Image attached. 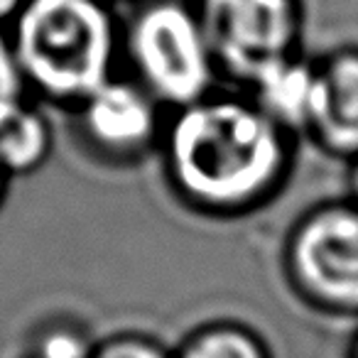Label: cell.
I'll return each instance as SVG.
<instances>
[{"label": "cell", "instance_id": "cell-1", "mask_svg": "<svg viewBox=\"0 0 358 358\" xmlns=\"http://www.w3.org/2000/svg\"><path fill=\"white\" fill-rule=\"evenodd\" d=\"M289 138L250 99L206 96L164 125V169L194 209L234 216L278 192L289 169Z\"/></svg>", "mask_w": 358, "mask_h": 358}, {"label": "cell", "instance_id": "cell-2", "mask_svg": "<svg viewBox=\"0 0 358 358\" xmlns=\"http://www.w3.org/2000/svg\"><path fill=\"white\" fill-rule=\"evenodd\" d=\"M27 91L74 110L115 76L123 30L103 0H25L8 27Z\"/></svg>", "mask_w": 358, "mask_h": 358}, {"label": "cell", "instance_id": "cell-3", "mask_svg": "<svg viewBox=\"0 0 358 358\" xmlns=\"http://www.w3.org/2000/svg\"><path fill=\"white\" fill-rule=\"evenodd\" d=\"M123 57L133 79L164 108H187L214 94L219 66L189 0H145L123 27Z\"/></svg>", "mask_w": 358, "mask_h": 358}, {"label": "cell", "instance_id": "cell-4", "mask_svg": "<svg viewBox=\"0 0 358 358\" xmlns=\"http://www.w3.org/2000/svg\"><path fill=\"white\" fill-rule=\"evenodd\" d=\"M285 270L309 304L358 314V204L314 206L289 231Z\"/></svg>", "mask_w": 358, "mask_h": 358}, {"label": "cell", "instance_id": "cell-5", "mask_svg": "<svg viewBox=\"0 0 358 358\" xmlns=\"http://www.w3.org/2000/svg\"><path fill=\"white\" fill-rule=\"evenodd\" d=\"M219 71L250 86L265 69L299 55V0H194Z\"/></svg>", "mask_w": 358, "mask_h": 358}, {"label": "cell", "instance_id": "cell-6", "mask_svg": "<svg viewBox=\"0 0 358 358\" xmlns=\"http://www.w3.org/2000/svg\"><path fill=\"white\" fill-rule=\"evenodd\" d=\"M162 106L135 79L113 76L74 108L76 128L94 152L108 159L145 155L164 133Z\"/></svg>", "mask_w": 358, "mask_h": 358}, {"label": "cell", "instance_id": "cell-7", "mask_svg": "<svg viewBox=\"0 0 358 358\" xmlns=\"http://www.w3.org/2000/svg\"><path fill=\"white\" fill-rule=\"evenodd\" d=\"M309 138L334 157H358V50H338L317 62Z\"/></svg>", "mask_w": 358, "mask_h": 358}, {"label": "cell", "instance_id": "cell-8", "mask_svg": "<svg viewBox=\"0 0 358 358\" xmlns=\"http://www.w3.org/2000/svg\"><path fill=\"white\" fill-rule=\"evenodd\" d=\"M248 89V99L287 135L309 133L317 96V62L294 55L265 69Z\"/></svg>", "mask_w": 358, "mask_h": 358}, {"label": "cell", "instance_id": "cell-9", "mask_svg": "<svg viewBox=\"0 0 358 358\" xmlns=\"http://www.w3.org/2000/svg\"><path fill=\"white\" fill-rule=\"evenodd\" d=\"M55 135L50 118L40 106L27 101L10 118L0 123V167L8 177H25L45 167Z\"/></svg>", "mask_w": 358, "mask_h": 358}, {"label": "cell", "instance_id": "cell-10", "mask_svg": "<svg viewBox=\"0 0 358 358\" xmlns=\"http://www.w3.org/2000/svg\"><path fill=\"white\" fill-rule=\"evenodd\" d=\"M172 358H270V353L250 329L219 322L189 334Z\"/></svg>", "mask_w": 358, "mask_h": 358}, {"label": "cell", "instance_id": "cell-11", "mask_svg": "<svg viewBox=\"0 0 358 358\" xmlns=\"http://www.w3.org/2000/svg\"><path fill=\"white\" fill-rule=\"evenodd\" d=\"M27 84L22 69L17 64L15 50L8 30H0V123L6 118H10L17 108L27 103Z\"/></svg>", "mask_w": 358, "mask_h": 358}, {"label": "cell", "instance_id": "cell-12", "mask_svg": "<svg viewBox=\"0 0 358 358\" xmlns=\"http://www.w3.org/2000/svg\"><path fill=\"white\" fill-rule=\"evenodd\" d=\"M96 343L81 329L55 324L45 329L35 341V358H91Z\"/></svg>", "mask_w": 358, "mask_h": 358}, {"label": "cell", "instance_id": "cell-13", "mask_svg": "<svg viewBox=\"0 0 358 358\" xmlns=\"http://www.w3.org/2000/svg\"><path fill=\"white\" fill-rule=\"evenodd\" d=\"M91 358H172V353L159 341L143 334H115L96 343Z\"/></svg>", "mask_w": 358, "mask_h": 358}, {"label": "cell", "instance_id": "cell-14", "mask_svg": "<svg viewBox=\"0 0 358 358\" xmlns=\"http://www.w3.org/2000/svg\"><path fill=\"white\" fill-rule=\"evenodd\" d=\"M22 6L25 0H0V30H8L13 25Z\"/></svg>", "mask_w": 358, "mask_h": 358}, {"label": "cell", "instance_id": "cell-15", "mask_svg": "<svg viewBox=\"0 0 358 358\" xmlns=\"http://www.w3.org/2000/svg\"><path fill=\"white\" fill-rule=\"evenodd\" d=\"M348 189H351V201L358 204V157L351 162V174H348Z\"/></svg>", "mask_w": 358, "mask_h": 358}, {"label": "cell", "instance_id": "cell-16", "mask_svg": "<svg viewBox=\"0 0 358 358\" xmlns=\"http://www.w3.org/2000/svg\"><path fill=\"white\" fill-rule=\"evenodd\" d=\"M8 182H10V177H8V174L3 172V167H0V206H3V201H6V194H8Z\"/></svg>", "mask_w": 358, "mask_h": 358}, {"label": "cell", "instance_id": "cell-17", "mask_svg": "<svg viewBox=\"0 0 358 358\" xmlns=\"http://www.w3.org/2000/svg\"><path fill=\"white\" fill-rule=\"evenodd\" d=\"M348 358H358V336L353 338V343H351V351H348Z\"/></svg>", "mask_w": 358, "mask_h": 358}, {"label": "cell", "instance_id": "cell-18", "mask_svg": "<svg viewBox=\"0 0 358 358\" xmlns=\"http://www.w3.org/2000/svg\"><path fill=\"white\" fill-rule=\"evenodd\" d=\"M103 3H108V6H113V3H120V0H103Z\"/></svg>", "mask_w": 358, "mask_h": 358}]
</instances>
